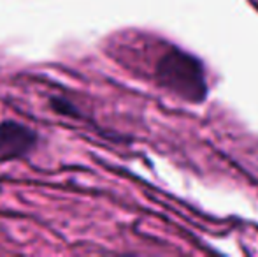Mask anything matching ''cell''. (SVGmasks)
<instances>
[{
  "mask_svg": "<svg viewBox=\"0 0 258 257\" xmlns=\"http://www.w3.org/2000/svg\"><path fill=\"white\" fill-rule=\"evenodd\" d=\"M37 136L32 129L16 122L0 124V161L23 157L34 148Z\"/></svg>",
  "mask_w": 258,
  "mask_h": 257,
  "instance_id": "cell-2",
  "label": "cell"
},
{
  "mask_svg": "<svg viewBox=\"0 0 258 257\" xmlns=\"http://www.w3.org/2000/svg\"><path fill=\"white\" fill-rule=\"evenodd\" d=\"M156 76L163 86L176 92L177 95L194 102L204 100L207 93L204 67L195 57L179 49H170L158 62Z\"/></svg>",
  "mask_w": 258,
  "mask_h": 257,
  "instance_id": "cell-1",
  "label": "cell"
}]
</instances>
